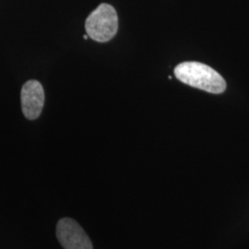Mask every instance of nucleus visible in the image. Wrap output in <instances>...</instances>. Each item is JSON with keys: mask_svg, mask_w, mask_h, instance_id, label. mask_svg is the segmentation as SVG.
<instances>
[{"mask_svg": "<svg viewBox=\"0 0 249 249\" xmlns=\"http://www.w3.org/2000/svg\"><path fill=\"white\" fill-rule=\"evenodd\" d=\"M174 72L176 78L183 83L210 93H223L226 89V82L223 77L202 63H180Z\"/></svg>", "mask_w": 249, "mask_h": 249, "instance_id": "nucleus-1", "label": "nucleus"}, {"mask_svg": "<svg viewBox=\"0 0 249 249\" xmlns=\"http://www.w3.org/2000/svg\"><path fill=\"white\" fill-rule=\"evenodd\" d=\"M85 29L88 36L93 41L99 43L110 41L118 30L116 9L109 4H101L86 19Z\"/></svg>", "mask_w": 249, "mask_h": 249, "instance_id": "nucleus-2", "label": "nucleus"}, {"mask_svg": "<svg viewBox=\"0 0 249 249\" xmlns=\"http://www.w3.org/2000/svg\"><path fill=\"white\" fill-rule=\"evenodd\" d=\"M56 236L64 249H92L89 236L80 224L71 218H64L58 222Z\"/></svg>", "mask_w": 249, "mask_h": 249, "instance_id": "nucleus-3", "label": "nucleus"}, {"mask_svg": "<svg viewBox=\"0 0 249 249\" xmlns=\"http://www.w3.org/2000/svg\"><path fill=\"white\" fill-rule=\"evenodd\" d=\"M83 38H84L85 40H87V39L89 38V36H88V35H85V36H83Z\"/></svg>", "mask_w": 249, "mask_h": 249, "instance_id": "nucleus-5", "label": "nucleus"}, {"mask_svg": "<svg viewBox=\"0 0 249 249\" xmlns=\"http://www.w3.org/2000/svg\"><path fill=\"white\" fill-rule=\"evenodd\" d=\"M21 108L24 116L35 120L43 111L45 105V91L42 84L37 80H29L21 89Z\"/></svg>", "mask_w": 249, "mask_h": 249, "instance_id": "nucleus-4", "label": "nucleus"}]
</instances>
